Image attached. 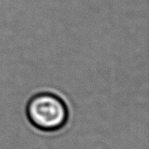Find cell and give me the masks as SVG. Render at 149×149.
Instances as JSON below:
<instances>
[{
	"instance_id": "6da1fadb",
	"label": "cell",
	"mask_w": 149,
	"mask_h": 149,
	"mask_svg": "<svg viewBox=\"0 0 149 149\" xmlns=\"http://www.w3.org/2000/svg\"><path fill=\"white\" fill-rule=\"evenodd\" d=\"M29 122L39 131L52 133L65 127L69 110L64 100L51 92H41L33 95L26 105Z\"/></svg>"
}]
</instances>
